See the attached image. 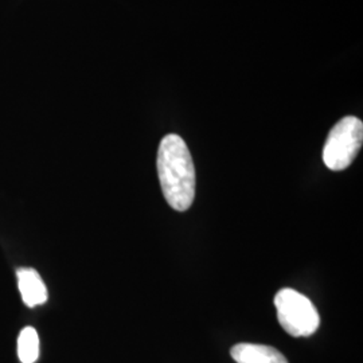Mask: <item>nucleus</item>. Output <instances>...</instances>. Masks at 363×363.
I'll return each instance as SVG.
<instances>
[{
  "label": "nucleus",
  "instance_id": "f257e3e1",
  "mask_svg": "<svg viewBox=\"0 0 363 363\" xmlns=\"http://www.w3.org/2000/svg\"><path fill=\"white\" fill-rule=\"evenodd\" d=\"M156 169L163 195L171 208L186 211L195 198L194 160L179 135L169 133L162 139L157 150Z\"/></svg>",
  "mask_w": 363,
  "mask_h": 363
},
{
  "label": "nucleus",
  "instance_id": "20e7f679",
  "mask_svg": "<svg viewBox=\"0 0 363 363\" xmlns=\"http://www.w3.org/2000/svg\"><path fill=\"white\" fill-rule=\"evenodd\" d=\"M230 354L237 363H288L280 351L265 345L238 343L232 347Z\"/></svg>",
  "mask_w": 363,
  "mask_h": 363
},
{
  "label": "nucleus",
  "instance_id": "423d86ee",
  "mask_svg": "<svg viewBox=\"0 0 363 363\" xmlns=\"http://www.w3.org/2000/svg\"><path fill=\"white\" fill-rule=\"evenodd\" d=\"M18 355L22 363H34L38 359L39 337L35 328L26 327L18 337Z\"/></svg>",
  "mask_w": 363,
  "mask_h": 363
},
{
  "label": "nucleus",
  "instance_id": "7ed1b4c3",
  "mask_svg": "<svg viewBox=\"0 0 363 363\" xmlns=\"http://www.w3.org/2000/svg\"><path fill=\"white\" fill-rule=\"evenodd\" d=\"M362 143V120L355 116L343 117L327 136L323 148L325 166L331 171H343L350 167Z\"/></svg>",
  "mask_w": 363,
  "mask_h": 363
},
{
  "label": "nucleus",
  "instance_id": "f03ea898",
  "mask_svg": "<svg viewBox=\"0 0 363 363\" xmlns=\"http://www.w3.org/2000/svg\"><path fill=\"white\" fill-rule=\"evenodd\" d=\"M279 323L291 337H310L320 325L316 307L310 298L292 288H284L274 296Z\"/></svg>",
  "mask_w": 363,
  "mask_h": 363
},
{
  "label": "nucleus",
  "instance_id": "39448f33",
  "mask_svg": "<svg viewBox=\"0 0 363 363\" xmlns=\"http://www.w3.org/2000/svg\"><path fill=\"white\" fill-rule=\"evenodd\" d=\"M18 284L25 304L28 307H35L43 304L48 300V289L40 279L39 273L34 269H19Z\"/></svg>",
  "mask_w": 363,
  "mask_h": 363
}]
</instances>
